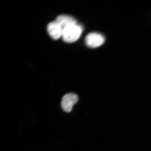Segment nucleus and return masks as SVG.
I'll return each instance as SVG.
<instances>
[{"label": "nucleus", "instance_id": "obj_3", "mask_svg": "<svg viewBox=\"0 0 151 151\" xmlns=\"http://www.w3.org/2000/svg\"><path fill=\"white\" fill-rule=\"evenodd\" d=\"M78 98L76 94L69 93L64 96L61 101V107L65 112H70L72 110L73 105L78 101Z\"/></svg>", "mask_w": 151, "mask_h": 151}, {"label": "nucleus", "instance_id": "obj_1", "mask_svg": "<svg viewBox=\"0 0 151 151\" xmlns=\"http://www.w3.org/2000/svg\"><path fill=\"white\" fill-rule=\"evenodd\" d=\"M83 31L82 26L77 24H71L64 28L62 37L66 42H75L80 38Z\"/></svg>", "mask_w": 151, "mask_h": 151}, {"label": "nucleus", "instance_id": "obj_2", "mask_svg": "<svg viewBox=\"0 0 151 151\" xmlns=\"http://www.w3.org/2000/svg\"><path fill=\"white\" fill-rule=\"evenodd\" d=\"M105 38L101 34L92 32L88 34L85 39L86 44L88 47L92 48L99 47L104 42Z\"/></svg>", "mask_w": 151, "mask_h": 151}, {"label": "nucleus", "instance_id": "obj_5", "mask_svg": "<svg viewBox=\"0 0 151 151\" xmlns=\"http://www.w3.org/2000/svg\"><path fill=\"white\" fill-rule=\"evenodd\" d=\"M55 21L61 26L63 30L68 26L77 24L76 20L75 19L65 15H61L58 16Z\"/></svg>", "mask_w": 151, "mask_h": 151}, {"label": "nucleus", "instance_id": "obj_4", "mask_svg": "<svg viewBox=\"0 0 151 151\" xmlns=\"http://www.w3.org/2000/svg\"><path fill=\"white\" fill-rule=\"evenodd\" d=\"M47 29L49 35L52 39L57 40L62 37L63 29L56 21L49 23L47 26Z\"/></svg>", "mask_w": 151, "mask_h": 151}]
</instances>
